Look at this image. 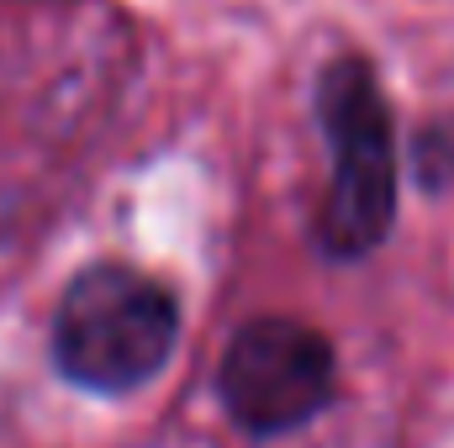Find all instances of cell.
<instances>
[{
  "mask_svg": "<svg viewBox=\"0 0 454 448\" xmlns=\"http://www.w3.org/2000/svg\"><path fill=\"white\" fill-rule=\"evenodd\" d=\"M180 343V301L132 264H90L53 312V364L69 385L121 396L164 369Z\"/></svg>",
  "mask_w": 454,
  "mask_h": 448,
  "instance_id": "1",
  "label": "cell"
},
{
  "mask_svg": "<svg viewBox=\"0 0 454 448\" xmlns=\"http://www.w3.org/2000/svg\"><path fill=\"white\" fill-rule=\"evenodd\" d=\"M317 112L333 148L317 243L333 259H359L386 243L396 217V143L375 69L364 58H333L317 80Z\"/></svg>",
  "mask_w": 454,
  "mask_h": 448,
  "instance_id": "2",
  "label": "cell"
},
{
  "mask_svg": "<svg viewBox=\"0 0 454 448\" xmlns=\"http://www.w3.org/2000/svg\"><path fill=\"white\" fill-rule=\"evenodd\" d=\"M227 417L254 438H280L307 428L339 390L333 343L296 317L243 322L217 369Z\"/></svg>",
  "mask_w": 454,
  "mask_h": 448,
  "instance_id": "3",
  "label": "cell"
}]
</instances>
